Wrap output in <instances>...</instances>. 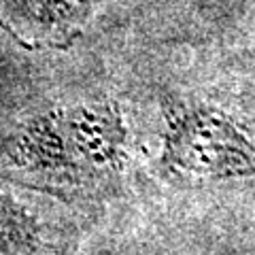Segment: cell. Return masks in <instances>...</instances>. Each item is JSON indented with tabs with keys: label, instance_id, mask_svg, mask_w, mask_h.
Masks as SVG:
<instances>
[{
	"label": "cell",
	"instance_id": "1",
	"mask_svg": "<svg viewBox=\"0 0 255 255\" xmlns=\"http://www.w3.org/2000/svg\"><path fill=\"white\" fill-rule=\"evenodd\" d=\"M124 128L115 109L60 113L38 122L19 145V164L26 172H45L43 179L96 185L111 179L119 166Z\"/></svg>",
	"mask_w": 255,
	"mask_h": 255
},
{
	"label": "cell",
	"instance_id": "2",
	"mask_svg": "<svg viewBox=\"0 0 255 255\" xmlns=\"http://www.w3.org/2000/svg\"><path fill=\"white\" fill-rule=\"evenodd\" d=\"M164 166L196 179L255 174V130L211 107L185 111L172 124Z\"/></svg>",
	"mask_w": 255,
	"mask_h": 255
},
{
	"label": "cell",
	"instance_id": "4",
	"mask_svg": "<svg viewBox=\"0 0 255 255\" xmlns=\"http://www.w3.org/2000/svg\"><path fill=\"white\" fill-rule=\"evenodd\" d=\"M28 219L9 202V198L0 196V253H6L13 247L26 245Z\"/></svg>",
	"mask_w": 255,
	"mask_h": 255
},
{
	"label": "cell",
	"instance_id": "3",
	"mask_svg": "<svg viewBox=\"0 0 255 255\" xmlns=\"http://www.w3.org/2000/svg\"><path fill=\"white\" fill-rule=\"evenodd\" d=\"M102 0H0V28L30 49L68 47Z\"/></svg>",
	"mask_w": 255,
	"mask_h": 255
}]
</instances>
